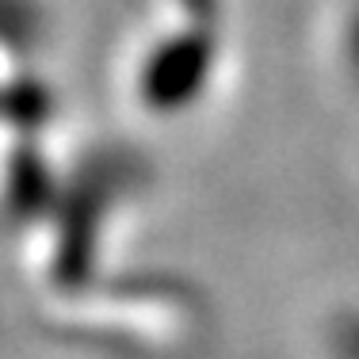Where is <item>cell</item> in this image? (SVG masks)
<instances>
[{
	"mask_svg": "<svg viewBox=\"0 0 359 359\" xmlns=\"http://www.w3.org/2000/svg\"><path fill=\"white\" fill-rule=\"evenodd\" d=\"M352 69L359 73V20L352 23Z\"/></svg>",
	"mask_w": 359,
	"mask_h": 359,
	"instance_id": "obj_2",
	"label": "cell"
},
{
	"mask_svg": "<svg viewBox=\"0 0 359 359\" xmlns=\"http://www.w3.org/2000/svg\"><path fill=\"white\" fill-rule=\"evenodd\" d=\"M35 35V12L23 0H0V39L31 42Z\"/></svg>",
	"mask_w": 359,
	"mask_h": 359,
	"instance_id": "obj_1",
	"label": "cell"
}]
</instances>
